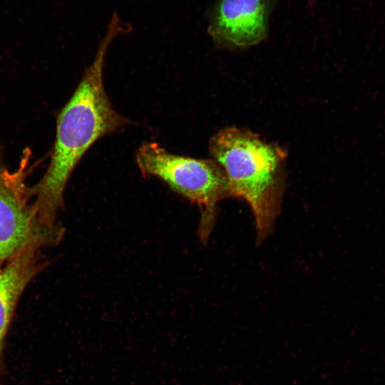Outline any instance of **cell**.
Returning a JSON list of instances; mask_svg holds the SVG:
<instances>
[{
  "mask_svg": "<svg viewBox=\"0 0 385 385\" xmlns=\"http://www.w3.org/2000/svg\"><path fill=\"white\" fill-rule=\"evenodd\" d=\"M209 153L223 169L231 195L242 197L252 208L260 244L272 232L280 213L285 150L252 131L230 126L211 137Z\"/></svg>",
  "mask_w": 385,
  "mask_h": 385,
  "instance_id": "obj_2",
  "label": "cell"
},
{
  "mask_svg": "<svg viewBox=\"0 0 385 385\" xmlns=\"http://www.w3.org/2000/svg\"><path fill=\"white\" fill-rule=\"evenodd\" d=\"M41 249L27 246L0 267V385L4 339L21 293L44 267Z\"/></svg>",
  "mask_w": 385,
  "mask_h": 385,
  "instance_id": "obj_6",
  "label": "cell"
},
{
  "mask_svg": "<svg viewBox=\"0 0 385 385\" xmlns=\"http://www.w3.org/2000/svg\"><path fill=\"white\" fill-rule=\"evenodd\" d=\"M275 0H216L207 9V33L216 47L248 48L268 36Z\"/></svg>",
  "mask_w": 385,
  "mask_h": 385,
  "instance_id": "obj_5",
  "label": "cell"
},
{
  "mask_svg": "<svg viewBox=\"0 0 385 385\" xmlns=\"http://www.w3.org/2000/svg\"><path fill=\"white\" fill-rule=\"evenodd\" d=\"M135 160L143 177L160 179L198 206V235L202 242H207L216 220L218 202L232 196L222 167L213 159L176 155L151 141L141 144Z\"/></svg>",
  "mask_w": 385,
  "mask_h": 385,
  "instance_id": "obj_3",
  "label": "cell"
},
{
  "mask_svg": "<svg viewBox=\"0 0 385 385\" xmlns=\"http://www.w3.org/2000/svg\"><path fill=\"white\" fill-rule=\"evenodd\" d=\"M0 155V267L27 246L43 248L60 242L62 226L49 228L39 220L26 179L31 153L24 150L18 168L9 170Z\"/></svg>",
  "mask_w": 385,
  "mask_h": 385,
  "instance_id": "obj_4",
  "label": "cell"
},
{
  "mask_svg": "<svg viewBox=\"0 0 385 385\" xmlns=\"http://www.w3.org/2000/svg\"><path fill=\"white\" fill-rule=\"evenodd\" d=\"M131 29V25L116 12L112 15L92 63L57 116L49 165L38 183L30 188L33 205L46 227L60 225L56 222V215L63 205L66 186L88 150L102 137L131 123L114 109L103 82L109 46L117 36L129 33Z\"/></svg>",
  "mask_w": 385,
  "mask_h": 385,
  "instance_id": "obj_1",
  "label": "cell"
}]
</instances>
